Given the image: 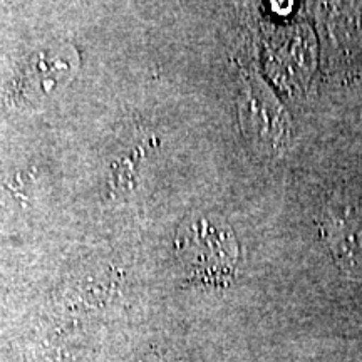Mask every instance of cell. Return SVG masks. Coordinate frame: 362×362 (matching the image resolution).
Listing matches in <instances>:
<instances>
[{"instance_id": "obj_1", "label": "cell", "mask_w": 362, "mask_h": 362, "mask_svg": "<svg viewBox=\"0 0 362 362\" xmlns=\"http://www.w3.org/2000/svg\"><path fill=\"white\" fill-rule=\"evenodd\" d=\"M176 255L187 277L194 284L225 287L238 264V243L233 230L218 216H192L176 232Z\"/></svg>"}, {"instance_id": "obj_2", "label": "cell", "mask_w": 362, "mask_h": 362, "mask_svg": "<svg viewBox=\"0 0 362 362\" xmlns=\"http://www.w3.org/2000/svg\"><path fill=\"white\" fill-rule=\"evenodd\" d=\"M320 233L334 260L346 272L362 274V211L352 205H332L324 211Z\"/></svg>"}, {"instance_id": "obj_3", "label": "cell", "mask_w": 362, "mask_h": 362, "mask_svg": "<svg viewBox=\"0 0 362 362\" xmlns=\"http://www.w3.org/2000/svg\"><path fill=\"white\" fill-rule=\"evenodd\" d=\"M78 67V52L72 45L40 51L30 59L17 79V90L25 101L47 96L64 84Z\"/></svg>"}, {"instance_id": "obj_4", "label": "cell", "mask_w": 362, "mask_h": 362, "mask_svg": "<svg viewBox=\"0 0 362 362\" xmlns=\"http://www.w3.org/2000/svg\"><path fill=\"white\" fill-rule=\"evenodd\" d=\"M242 121L248 138L262 148L279 149L285 143L287 126L275 99L259 86H248L242 101Z\"/></svg>"}]
</instances>
